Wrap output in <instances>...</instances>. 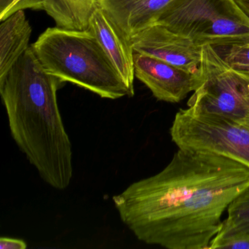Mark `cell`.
Instances as JSON below:
<instances>
[{"mask_svg":"<svg viewBox=\"0 0 249 249\" xmlns=\"http://www.w3.org/2000/svg\"><path fill=\"white\" fill-rule=\"evenodd\" d=\"M236 2L249 17V0H236Z\"/></svg>","mask_w":249,"mask_h":249,"instance_id":"e0dca14e","label":"cell"},{"mask_svg":"<svg viewBox=\"0 0 249 249\" xmlns=\"http://www.w3.org/2000/svg\"><path fill=\"white\" fill-rule=\"evenodd\" d=\"M99 7L100 0H19L5 19L20 10H43L53 18L56 27L84 31L89 30L91 17Z\"/></svg>","mask_w":249,"mask_h":249,"instance_id":"8fae6325","label":"cell"},{"mask_svg":"<svg viewBox=\"0 0 249 249\" xmlns=\"http://www.w3.org/2000/svg\"><path fill=\"white\" fill-rule=\"evenodd\" d=\"M219 231L249 233V186L227 208V217Z\"/></svg>","mask_w":249,"mask_h":249,"instance_id":"4fadbf2b","label":"cell"},{"mask_svg":"<svg viewBox=\"0 0 249 249\" xmlns=\"http://www.w3.org/2000/svg\"><path fill=\"white\" fill-rule=\"evenodd\" d=\"M249 186V168L215 153L178 148L160 173L113 196L140 241L169 249H210L223 214Z\"/></svg>","mask_w":249,"mask_h":249,"instance_id":"6da1fadb","label":"cell"},{"mask_svg":"<svg viewBox=\"0 0 249 249\" xmlns=\"http://www.w3.org/2000/svg\"><path fill=\"white\" fill-rule=\"evenodd\" d=\"M135 53L149 55L193 73H199L202 47L192 39L159 23L129 39Z\"/></svg>","mask_w":249,"mask_h":249,"instance_id":"52a82bcc","label":"cell"},{"mask_svg":"<svg viewBox=\"0 0 249 249\" xmlns=\"http://www.w3.org/2000/svg\"><path fill=\"white\" fill-rule=\"evenodd\" d=\"M89 30L92 32L112 63L129 87L134 89V52L129 40L122 34L113 20L99 7L91 18Z\"/></svg>","mask_w":249,"mask_h":249,"instance_id":"9c48e42d","label":"cell"},{"mask_svg":"<svg viewBox=\"0 0 249 249\" xmlns=\"http://www.w3.org/2000/svg\"><path fill=\"white\" fill-rule=\"evenodd\" d=\"M32 27L23 10L0 24V78H4L30 49Z\"/></svg>","mask_w":249,"mask_h":249,"instance_id":"7c38bea8","label":"cell"},{"mask_svg":"<svg viewBox=\"0 0 249 249\" xmlns=\"http://www.w3.org/2000/svg\"><path fill=\"white\" fill-rule=\"evenodd\" d=\"M199 75L200 85L188 108L249 128V75L233 69L215 48L206 45L202 47Z\"/></svg>","mask_w":249,"mask_h":249,"instance_id":"5b68a950","label":"cell"},{"mask_svg":"<svg viewBox=\"0 0 249 249\" xmlns=\"http://www.w3.org/2000/svg\"><path fill=\"white\" fill-rule=\"evenodd\" d=\"M19 0H0V21L5 19V16Z\"/></svg>","mask_w":249,"mask_h":249,"instance_id":"2e32d148","label":"cell"},{"mask_svg":"<svg viewBox=\"0 0 249 249\" xmlns=\"http://www.w3.org/2000/svg\"><path fill=\"white\" fill-rule=\"evenodd\" d=\"M135 78L145 84L160 101L178 103L200 85L199 73H193L142 53H134Z\"/></svg>","mask_w":249,"mask_h":249,"instance_id":"ba28073f","label":"cell"},{"mask_svg":"<svg viewBox=\"0 0 249 249\" xmlns=\"http://www.w3.org/2000/svg\"><path fill=\"white\" fill-rule=\"evenodd\" d=\"M62 84L45 71L31 46L0 78L13 139L42 180L57 190L66 189L73 176L72 143L57 101Z\"/></svg>","mask_w":249,"mask_h":249,"instance_id":"7a4b0ae2","label":"cell"},{"mask_svg":"<svg viewBox=\"0 0 249 249\" xmlns=\"http://www.w3.org/2000/svg\"><path fill=\"white\" fill-rule=\"evenodd\" d=\"M170 134L178 148L215 153L249 168V127L187 107L176 113Z\"/></svg>","mask_w":249,"mask_h":249,"instance_id":"8992f818","label":"cell"},{"mask_svg":"<svg viewBox=\"0 0 249 249\" xmlns=\"http://www.w3.org/2000/svg\"><path fill=\"white\" fill-rule=\"evenodd\" d=\"M178 0H100V7L129 39L155 23Z\"/></svg>","mask_w":249,"mask_h":249,"instance_id":"30bf717a","label":"cell"},{"mask_svg":"<svg viewBox=\"0 0 249 249\" xmlns=\"http://www.w3.org/2000/svg\"><path fill=\"white\" fill-rule=\"evenodd\" d=\"M27 248V243L21 239L8 237H2L0 238L1 249H26Z\"/></svg>","mask_w":249,"mask_h":249,"instance_id":"9a60e30c","label":"cell"},{"mask_svg":"<svg viewBox=\"0 0 249 249\" xmlns=\"http://www.w3.org/2000/svg\"><path fill=\"white\" fill-rule=\"evenodd\" d=\"M223 59L233 69L249 75V42L227 46Z\"/></svg>","mask_w":249,"mask_h":249,"instance_id":"5bb4252c","label":"cell"},{"mask_svg":"<svg viewBox=\"0 0 249 249\" xmlns=\"http://www.w3.org/2000/svg\"><path fill=\"white\" fill-rule=\"evenodd\" d=\"M45 71L102 98L132 97L133 93L90 30L46 29L31 46Z\"/></svg>","mask_w":249,"mask_h":249,"instance_id":"3957f363","label":"cell"},{"mask_svg":"<svg viewBox=\"0 0 249 249\" xmlns=\"http://www.w3.org/2000/svg\"><path fill=\"white\" fill-rule=\"evenodd\" d=\"M155 23L189 37L200 47L249 42V17L236 0H178Z\"/></svg>","mask_w":249,"mask_h":249,"instance_id":"277c9868","label":"cell"}]
</instances>
